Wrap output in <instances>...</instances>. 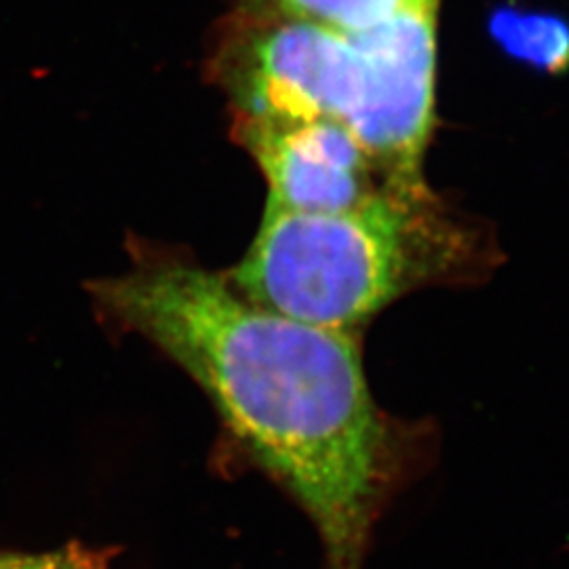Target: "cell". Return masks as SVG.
<instances>
[{
	"instance_id": "cell-7",
	"label": "cell",
	"mask_w": 569,
	"mask_h": 569,
	"mask_svg": "<svg viewBox=\"0 0 569 569\" xmlns=\"http://www.w3.org/2000/svg\"><path fill=\"white\" fill-rule=\"evenodd\" d=\"M491 34L510 56L531 66L561 70L569 63V26L561 18L502 9L491 18Z\"/></svg>"
},
{
	"instance_id": "cell-8",
	"label": "cell",
	"mask_w": 569,
	"mask_h": 569,
	"mask_svg": "<svg viewBox=\"0 0 569 569\" xmlns=\"http://www.w3.org/2000/svg\"><path fill=\"white\" fill-rule=\"evenodd\" d=\"M0 569H110L106 559L82 547L51 552L0 550Z\"/></svg>"
},
{
	"instance_id": "cell-6",
	"label": "cell",
	"mask_w": 569,
	"mask_h": 569,
	"mask_svg": "<svg viewBox=\"0 0 569 569\" xmlns=\"http://www.w3.org/2000/svg\"><path fill=\"white\" fill-rule=\"evenodd\" d=\"M441 0H244L247 16L312 21L342 34H359L409 11L439 9Z\"/></svg>"
},
{
	"instance_id": "cell-3",
	"label": "cell",
	"mask_w": 569,
	"mask_h": 569,
	"mask_svg": "<svg viewBox=\"0 0 569 569\" xmlns=\"http://www.w3.org/2000/svg\"><path fill=\"white\" fill-rule=\"evenodd\" d=\"M218 70L239 122H345L359 56L348 34L326 26L243 13Z\"/></svg>"
},
{
	"instance_id": "cell-5",
	"label": "cell",
	"mask_w": 569,
	"mask_h": 569,
	"mask_svg": "<svg viewBox=\"0 0 569 569\" xmlns=\"http://www.w3.org/2000/svg\"><path fill=\"white\" fill-rule=\"evenodd\" d=\"M241 140L268 183V207L302 213H338L395 194H427L378 163L336 119L239 122Z\"/></svg>"
},
{
	"instance_id": "cell-4",
	"label": "cell",
	"mask_w": 569,
	"mask_h": 569,
	"mask_svg": "<svg viewBox=\"0 0 569 569\" xmlns=\"http://www.w3.org/2000/svg\"><path fill=\"white\" fill-rule=\"evenodd\" d=\"M437 13L409 11L350 34L359 82L345 124L388 173L407 186H427L422 164L435 119Z\"/></svg>"
},
{
	"instance_id": "cell-1",
	"label": "cell",
	"mask_w": 569,
	"mask_h": 569,
	"mask_svg": "<svg viewBox=\"0 0 569 569\" xmlns=\"http://www.w3.org/2000/svg\"><path fill=\"white\" fill-rule=\"evenodd\" d=\"M98 305L203 388L226 427L319 531L326 569H363L397 479V432L355 331L308 326L201 266L152 260L91 287Z\"/></svg>"
},
{
	"instance_id": "cell-2",
	"label": "cell",
	"mask_w": 569,
	"mask_h": 569,
	"mask_svg": "<svg viewBox=\"0 0 569 569\" xmlns=\"http://www.w3.org/2000/svg\"><path fill=\"white\" fill-rule=\"evenodd\" d=\"M470 260V237L427 192L338 213L266 204L256 239L226 277L249 302L287 319L355 331Z\"/></svg>"
}]
</instances>
